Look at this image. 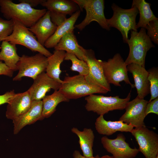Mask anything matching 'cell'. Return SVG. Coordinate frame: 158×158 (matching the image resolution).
<instances>
[{"label": "cell", "instance_id": "obj_12", "mask_svg": "<svg viewBox=\"0 0 158 158\" xmlns=\"http://www.w3.org/2000/svg\"><path fill=\"white\" fill-rule=\"evenodd\" d=\"M126 139L124 135L120 133L114 139L103 136L101 139V142L104 149L115 158H134L139 150L136 148H131Z\"/></svg>", "mask_w": 158, "mask_h": 158}, {"label": "cell", "instance_id": "obj_21", "mask_svg": "<svg viewBox=\"0 0 158 158\" xmlns=\"http://www.w3.org/2000/svg\"><path fill=\"white\" fill-rule=\"evenodd\" d=\"M54 48L55 50H63L73 54L85 61V49L78 44L73 31L66 34Z\"/></svg>", "mask_w": 158, "mask_h": 158}, {"label": "cell", "instance_id": "obj_9", "mask_svg": "<svg viewBox=\"0 0 158 158\" xmlns=\"http://www.w3.org/2000/svg\"><path fill=\"white\" fill-rule=\"evenodd\" d=\"M47 64V57L40 53L31 56L23 55L17 65L18 73L13 80L20 81L24 77L34 80L39 75L46 71Z\"/></svg>", "mask_w": 158, "mask_h": 158}, {"label": "cell", "instance_id": "obj_24", "mask_svg": "<svg viewBox=\"0 0 158 158\" xmlns=\"http://www.w3.org/2000/svg\"><path fill=\"white\" fill-rule=\"evenodd\" d=\"M71 130L79 138V143L83 156L87 157H93L92 147L95 135L92 129L85 128L81 131L77 128L73 127L71 129Z\"/></svg>", "mask_w": 158, "mask_h": 158}, {"label": "cell", "instance_id": "obj_6", "mask_svg": "<svg viewBox=\"0 0 158 158\" xmlns=\"http://www.w3.org/2000/svg\"><path fill=\"white\" fill-rule=\"evenodd\" d=\"M13 20L14 26L12 33L2 41H6L16 45H23L32 51L38 52L47 58L52 54L38 42L35 36L28 28L18 21Z\"/></svg>", "mask_w": 158, "mask_h": 158}, {"label": "cell", "instance_id": "obj_1", "mask_svg": "<svg viewBox=\"0 0 158 158\" xmlns=\"http://www.w3.org/2000/svg\"><path fill=\"white\" fill-rule=\"evenodd\" d=\"M0 9L6 20H16L28 28L34 25L47 11L46 9H35L25 3H15L11 0H0Z\"/></svg>", "mask_w": 158, "mask_h": 158}, {"label": "cell", "instance_id": "obj_31", "mask_svg": "<svg viewBox=\"0 0 158 158\" xmlns=\"http://www.w3.org/2000/svg\"><path fill=\"white\" fill-rule=\"evenodd\" d=\"M147 35L154 43L158 44V18L153 20L147 25Z\"/></svg>", "mask_w": 158, "mask_h": 158}, {"label": "cell", "instance_id": "obj_2", "mask_svg": "<svg viewBox=\"0 0 158 158\" xmlns=\"http://www.w3.org/2000/svg\"><path fill=\"white\" fill-rule=\"evenodd\" d=\"M58 90L66 97L75 99L95 93L105 94L108 92L87 81L84 76L78 74L65 77Z\"/></svg>", "mask_w": 158, "mask_h": 158}, {"label": "cell", "instance_id": "obj_27", "mask_svg": "<svg viewBox=\"0 0 158 158\" xmlns=\"http://www.w3.org/2000/svg\"><path fill=\"white\" fill-rule=\"evenodd\" d=\"M133 6L137 8L140 14L139 21L136 25L137 29L141 28L146 29L150 22L157 18L151 9L150 4L144 0H133L131 6Z\"/></svg>", "mask_w": 158, "mask_h": 158}, {"label": "cell", "instance_id": "obj_14", "mask_svg": "<svg viewBox=\"0 0 158 158\" xmlns=\"http://www.w3.org/2000/svg\"><path fill=\"white\" fill-rule=\"evenodd\" d=\"M28 90L32 101L41 100L51 89L58 90L61 84L49 76L45 72L39 75Z\"/></svg>", "mask_w": 158, "mask_h": 158}, {"label": "cell", "instance_id": "obj_19", "mask_svg": "<svg viewBox=\"0 0 158 158\" xmlns=\"http://www.w3.org/2000/svg\"><path fill=\"white\" fill-rule=\"evenodd\" d=\"M103 115H100L96 119L95 125L97 131L99 134L110 136L117 131L130 132L134 128L131 125L122 121H107Z\"/></svg>", "mask_w": 158, "mask_h": 158}, {"label": "cell", "instance_id": "obj_39", "mask_svg": "<svg viewBox=\"0 0 158 158\" xmlns=\"http://www.w3.org/2000/svg\"><path fill=\"white\" fill-rule=\"evenodd\" d=\"M1 41L0 40V42Z\"/></svg>", "mask_w": 158, "mask_h": 158}, {"label": "cell", "instance_id": "obj_11", "mask_svg": "<svg viewBox=\"0 0 158 158\" xmlns=\"http://www.w3.org/2000/svg\"><path fill=\"white\" fill-rule=\"evenodd\" d=\"M85 61L89 68L88 74L84 76L89 83L96 85L108 91H111L110 84L107 82L104 75L102 61L97 59L94 51L92 49H85Z\"/></svg>", "mask_w": 158, "mask_h": 158}, {"label": "cell", "instance_id": "obj_20", "mask_svg": "<svg viewBox=\"0 0 158 158\" xmlns=\"http://www.w3.org/2000/svg\"><path fill=\"white\" fill-rule=\"evenodd\" d=\"M80 10H79L73 14L62 23L57 26L54 34L46 41L44 46L47 48H54L60 40L66 34L73 31L75 24L79 16Z\"/></svg>", "mask_w": 158, "mask_h": 158}, {"label": "cell", "instance_id": "obj_15", "mask_svg": "<svg viewBox=\"0 0 158 158\" xmlns=\"http://www.w3.org/2000/svg\"><path fill=\"white\" fill-rule=\"evenodd\" d=\"M32 102L28 90L23 93H15L8 103L6 117L12 121L16 119L29 109Z\"/></svg>", "mask_w": 158, "mask_h": 158}, {"label": "cell", "instance_id": "obj_37", "mask_svg": "<svg viewBox=\"0 0 158 158\" xmlns=\"http://www.w3.org/2000/svg\"><path fill=\"white\" fill-rule=\"evenodd\" d=\"M73 157L74 158H95L94 157H87L82 156L80 153V152L78 150H75L73 153Z\"/></svg>", "mask_w": 158, "mask_h": 158}, {"label": "cell", "instance_id": "obj_17", "mask_svg": "<svg viewBox=\"0 0 158 158\" xmlns=\"http://www.w3.org/2000/svg\"><path fill=\"white\" fill-rule=\"evenodd\" d=\"M127 68L128 71L133 75L135 87L137 91V97L140 99H144L150 93L148 71L145 68L135 63L128 65Z\"/></svg>", "mask_w": 158, "mask_h": 158}, {"label": "cell", "instance_id": "obj_29", "mask_svg": "<svg viewBox=\"0 0 158 158\" xmlns=\"http://www.w3.org/2000/svg\"><path fill=\"white\" fill-rule=\"evenodd\" d=\"M148 80L150 83L151 97L148 102L158 97V68L153 67L148 71Z\"/></svg>", "mask_w": 158, "mask_h": 158}, {"label": "cell", "instance_id": "obj_23", "mask_svg": "<svg viewBox=\"0 0 158 158\" xmlns=\"http://www.w3.org/2000/svg\"><path fill=\"white\" fill-rule=\"evenodd\" d=\"M0 47V61H4L6 65L13 71L18 70L17 65L20 57L17 53L16 45L3 40Z\"/></svg>", "mask_w": 158, "mask_h": 158}, {"label": "cell", "instance_id": "obj_8", "mask_svg": "<svg viewBox=\"0 0 158 158\" xmlns=\"http://www.w3.org/2000/svg\"><path fill=\"white\" fill-rule=\"evenodd\" d=\"M102 63L105 78L109 84L121 86L120 83L123 81L132 88L135 87L134 84L129 80L127 66L119 53L116 54L107 61H102Z\"/></svg>", "mask_w": 158, "mask_h": 158}, {"label": "cell", "instance_id": "obj_25", "mask_svg": "<svg viewBox=\"0 0 158 158\" xmlns=\"http://www.w3.org/2000/svg\"><path fill=\"white\" fill-rule=\"evenodd\" d=\"M66 52L63 50H55L53 54L47 58L48 64L46 70L47 75L56 81L61 84L60 75L62 71L60 65L64 60Z\"/></svg>", "mask_w": 158, "mask_h": 158}, {"label": "cell", "instance_id": "obj_4", "mask_svg": "<svg viewBox=\"0 0 158 158\" xmlns=\"http://www.w3.org/2000/svg\"><path fill=\"white\" fill-rule=\"evenodd\" d=\"M113 14L111 18L107 19L109 27L115 28L121 32L123 42L127 43L128 34L130 30L138 31L136 18L138 11L135 6L128 9L119 7L114 3L111 5Z\"/></svg>", "mask_w": 158, "mask_h": 158}, {"label": "cell", "instance_id": "obj_22", "mask_svg": "<svg viewBox=\"0 0 158 158\" xmlns=\"http://www.w3.org/2000/svg\"><path fill=\"white\" fill-rule=\"evenodd\" d=\"M51 12L71 16L79 10L78 5L73 0H45L41 5Z\"/></svg>", "mask_w": 158, "mask_h": 158}, {"label": "cell", "instance_id": "obj_34", "mask_svg": "<svg viewBox=\"0 0 158 158\" xmlns=\"http://www.w3.org/2000/svg\"><path fill=\"white\" fill-rule=\"evenodd\" d=\"M13 71L8 68L2 61H0V75L12 77Z\"/></svg>", "mask_w": 158, "mask_h": 158}, {"label": "cell", "instance_id": "obj_13", "mask_svg": "<svg viewBox=\"0 0 158 158\" xmlns=\"http://www.w3.org/2000/svg\"><path fill=\"white\" fill-rule=\"evenodd\" d=\"M148 101L144 99L137 97L127 104L125 113L120 117L119 121L134 127L145 126L144 122L146 117L145 111Z\"/></svg>", "mask_w": 158, "mask_h": 158}, {"label": "cell", "instance_id": "obj_18", "mask_svg": "<svg viewBox=\"0 0 158 158\" xmlns=\"http://www.w3.org/2000/svg\"><path fill=\"white\" fill-rule=\"evenodd\" d=\"M42 100L32 101L30 107L25 113L13 121V133L16 134L26 125L42 119Z\"/></svg>", "mask_w": 158, "mask_h": 158}, {"label": "cell", "instance_id": "obj_33", "mask_svg": "<svg viewBox=\"0 0 158 158\" xmlns=\"http://www.w3.org/2000/svg\"><path fill=\"white\" fill-rule=\"evenodd\" d=\"M49 12L51 21L57 26L63 22L67 19L66 15Z\"/></svg>", "mask_w": 158, "mask_h": 158}, {"label": "cell", "instance_id": "obj_32", "mask_svg": "<svg viewBox=\"0 0 158 158\" xmlns=\"http://www.w3.org/2000/svg\"><path fill=\"white\" fill-rule=\"evenodd\" d=\"M150 113L158 115V97L148 102L145 111V116Z\"/></svg>", "mask_w": 158, "mask_h": 158}, {"label": "cell", "instance_id": "obj_36", "mask_svg": "<svg viewBox=\"0 0 158 158\" xmlns=\"http://www.w3.org/2000/svg\"><path fill=\"white\" fill-rule=\"evenodd\" d=\"M45 0H19L20 2H24L27 3L32 7L33 8L39 5H41Z\"/></svg>", "mask_w": 158, "mask_h": 158}, {"label": "cell", "instance_id": "obj_38", "mask_svg": "<svg viewBox=\"0 0 158 158\" xmlns=\"http://www.w3.org/2000/svg\"><path fill=\"white\" fill-rule=\"evenodd\" d=\"M95 157V158H115L112 156H110L108 155H106L100 157L98 155H97Z\"/></svg>", "mask_w": 158, "mask_h": 158}, {"label": "cell", "instance_id": "obj_3", "mask_svg": "<svg viewBox=\"0 0 158 158\" xmlns=\"http://www.w3.org/2000/svg\"><path fill=\"white\" fill-rule=\"evenodd\" d=\"M129 47L128 56L125 61L126 66L138 64L145 68V59L147 52L155 47L147 35L146 29L141 28L139 32L131 30V35L127 43Z\"/></svg>", "mask_w": 158, "mask_h": 158}, {"label": "cell", "instance_id": "obj_30", "mask_svg": "<svg viewBox=\"0 0 158 158\" xmlns=\"http://www.w3.org/2000/svg\"><path fill=\"white\" fill-rule=\"evenodd\" d=\"M14 26L13 20H5L0 17V40L1 41L11 34Z\"/></svg>", "mask_w": 158, "mask_h": 158}, {"label": "cell", "instance_id": "obj_5", "mask_svg": "<svg viewBox=\"0 0 158 158\" xmlns=\"http://www.w3.org/2000/svg\"><path fill=\"white\" fill-rule=\"evenodd\" d=\"M131 92L125 98H120L118 96L108 97L90 95L85 98L87 102L85 108L88 111H92L99 115H104L111 111L123 110L130 101Z\"/></svg>", "mask_w": 158, "mask_h": 158}, {"label": "cell", "instance_id": "obj_35", "mask_svg": "<svg viewBox=\"0 0 158 158\" xmlns=\"http://www.w3.org/2000/svg\"><path fill=\"white\" fill-rule=\"evenodd\" d=\"M15 94L14 90L7 92L4 94L0 95V105L8 103L11 98Z\"/></svg>", "mask_w": 158, "mask_h": 158}, {"label": "cell", "instance_id": "obj_28", "mask_svg": "<svg viewBox=\"0 0 158 158\" xmlns=\"http://www.w3.org/2000/svg\"><path fill=\"white\" fill-rule=\"evenodd\" d=\"M64 60H70L72 65L70 68L71 70L78 72L79 75L85 76L89 72V68L86 62L78 59L74 54L66 52Z\"/></svg>", "mask_w": 158, "mask_h": 158}, {"label": "cell", "instance_id": "obj_10", "mask_svg": "<svg viewBox=\"0 0 158 158\" xmlns=\"http://www.w3.org/2000/svg\"><path fill=\"white\" fill-rule=\"evenodd\" d=\"M130 133L139 146L138 149L145 158H156L158 156V135L145 126L135 127Z\"/></svg>", "mask_w": 158, "mask_h": 158}, {"label": "cell", "instance_id": "obj_16", "mask_svg": "<svg viewBox=\"0 0 158 158\" xmlns=\"http://www.w3.org/2000/svg\"><path fill=\"white\" fill-rule=\"evenodd\" d=\"M57 27L51 21L50 12L47 10L42 17L28 28L35 35L38 42L44 46L46 41L54 34Z\"/></svg>", "mask_w": 158, "mask_h": 158}, {"label": "cell", "instance_id": "obj_7", "mask_svg": "<svg viewBox=\"0 0 158 158\" xmlns=\"http://www.w3.org/2000/svg\"><path fill=\"white\" fill-rule=\"evenodd\" d=\"M78 6L81 11L84 9L86 15L79 24L75 28L82 30L93 21H96L103 28L109 30L104 13V1L103 0H73Z\"/></svg>", "mask_w": 158, "mask_h": 158}, {"label": "cell", "instance_id": "obj_26", "mask_svg": "<svg viewBox=\"0 0 158 158\" xmlns=\"http://www.w3.org/2000/svg\"><path fill=\"white\" fill-rule=\"evenodd\" d=\"M70 99L58 90H54L52 94L45 95L42 99V119L50 116L56 110L58 105L62 102H68Z\"/></svg>", "mask_w": 158, "mask_h": 158}]
</instances>
